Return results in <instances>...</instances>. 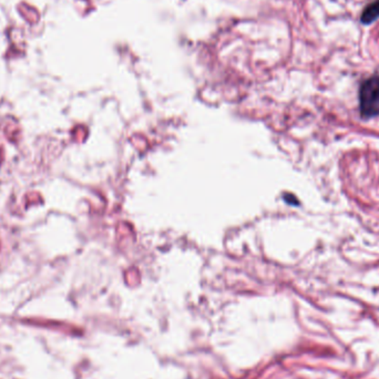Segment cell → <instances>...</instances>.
<instances>
[{"label":"cell","instance_id":"2","mask_svg":"<svg viewBox=\"0 0 379 379\" xmlns=\"http://www.w3.org/2000/svg\"><path fill=\"white\" fill-rule=\"evenodd\" d=\"M379 18V0H375L373 3L366 6L364 11L362 13V17H361V21L364 25H370V23H375Z\"/></svg>","mask_w":379,"mask_h":379},{"label":"cell","instance_id":"1","mask_svg":"<svg viewBox=\"0 0 379 379\" xmlns=\"http://www.w3.org/2000/svg\"><path fill=\"white\" fill-rule=\"evenodd\" d=\"M359 109L365 118L379 114V75L370 77L359 88Z\"/></svg>","mask_w":379,"mask_h":379}]
</instances>
